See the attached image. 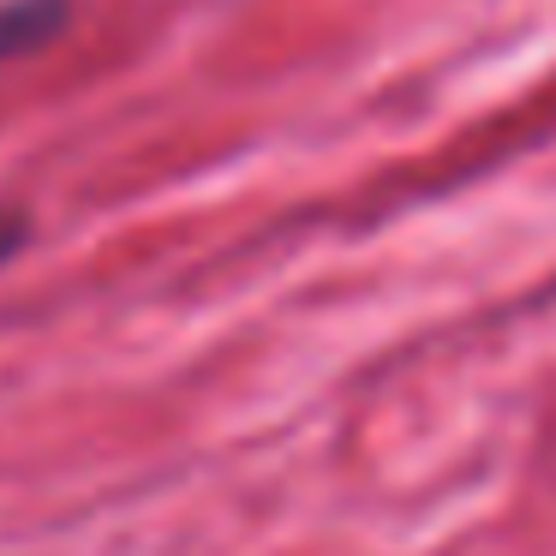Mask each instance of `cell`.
<instances>
[{"instance_id":"1","label":"cell","mask_w":556,"mask_h":556,"mask_svg":"<svg viewBox=\"0 0 556 556\" xmlns=\"http://www.w3.org/2000/svg\"><path fill=\"white\" fill-rule=\"evenodd\" d=\"M66 13H73V0H0V66L49 49L66 30Z\"/></svg>"},{"instance_id":"2","label":"cell","mask_w":556,"mask_h":556,"mask_svg":"<svg viewBox=\"0 0 556 556\" xmlns=\"http://www.w3.org/2000/svg\"><path fill=\"white\" fill-rule=\"evenodd\" d=\"M30 240V216L25 210H0V264H13Z\"/></svg>"}]
</instances>
